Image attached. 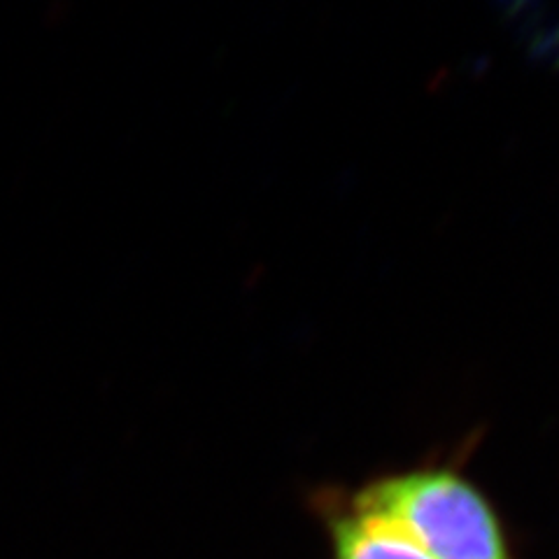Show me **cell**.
Masks as SVG:
<instances>
[{
	"label": "cell",
	"instance_id": "6da1fadb",
	"mask_svg": "<svg viewBox=\"0 0 559 559\" xmlns=\"http://www.w3.org/2000/svg\"><path fill=\"white\" fill-rule=\"evenodd\" d=\"M357 495L431 559H522L497 503L466 471V450L384 471Z\"/></svg>",
	"mask_w": 559,
	"mask_h": 559
},
{
	"label": "cell",
	"instance_id": "7a4b0ae2",
	"mask_svg": "<svg viewBox=\"0 0 559 559\" xmlns=\"http://www.w3.org/2000/svg\"><path fill=\"white\" fill-rule=\"evenodd\" d=\"M310 506L324 530L329 559H431L394 520L366 503L357 489L320 487Z\"/></svg>",
	"mask_w": 559,
	"mask_h": 559
}]
</instances>
